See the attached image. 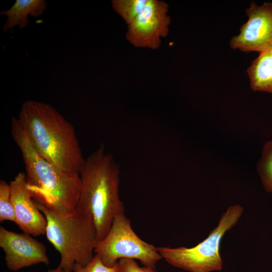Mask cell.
I'll return each instance as SVG.
<instances>
[{
    "label": "cell",
    "mask_w": 272,
    "mask_h": 272,
    "mask_svg": "<svg viewBox=\"0 0 272 272\" xmlns=\"http://www.w3.org/2000/svg\"><path fill=\"white\" fill-rule=\"evenodd\" d=\"M36 152L61 170L79 174L85 159L74 126L51 105L24 102L17 117Z\"/></svg>",
    "instance_id": "obj_1"
},
{
    "label": "cell",
    "mask_w": 272,
    "mask_h": 272,
    "mask_svg": "<svg viewBox=\"0 0 272 272\" xmlns=\"http://www.w3.org/2000/svg\"><path fill=\"white\" fill-rule=\"evenodd\" d=\"M12 137L20 150L27 186L33 198L61 215L76 209L81 193L79 174L64 172L38 154L17 117L12 116Z\"/></svg>",
    "instance_id": "obj_2"
},
{
    "label": "cell",
    "mask_w": 272,
    "mask_h": 272,
    "mask_svg": "<svg viewBox=\"0 0 272 272\" xmlns=\"http://www.w3.org/2000/svg\"><path fill=\"white\" fill-rule=\"evenodd\" d=\"M79 175L81 190L77 207L92 215L99 241L107 235L115 215L124 212L119 195L120 168L101 144L85 160Z\"/></svg>",
    "instance_id": "obj_3"
},
{
    "label": "cell",
    "mask_w": 272,
    "mask_h": 272,
    "mask_svg": "<svg viewBox=\"0 0 272 272\" xmlns=\"http://www.w3.org/2000/svg\"><path fill=\"white\" fill-rule=\"evenodd\" d=\"M47 221L45 235L60 255L59 265L63 272H73L75 264L90 262L98 242L92 215L77 207L72 213L61 215L34 200Z\"/></svg>",
    "instance_id": "obj_4"
},
{
    "label": "cell",
    "mask_w": 272,
    "mask_h": 272,
    "mask_svg": "<svg viewBox=\"0 0 272 272\" xmlns=\"http://www.w3.org/2000/svg\"><path fill=\"white\" fill-rule=\"evenodd\" d=\"M243 212L239 205L230 206L221 216L218 225L203 241L190 248L158 247L161 256L171 265L189 272L220 271L223 266L219 252L222 239L236 225Z\"/></svg>",
    "instance_id": "obj_5"
},
{
    "label": "cell",
    "mask_w": 272,
    "mask_h": 272,
    "mask_svg": "<svg viewBox=\"0 0 272 272\" xmlns=\"http://www.w3.org/2000/svg\"><path fill=\"white\" fill-rule=\"evenodd\" d=\"M94 252L107 266H114L122 258L139 260L144 266L156 269L162 258L158 248L142 240L133 231L124 212L114 217L105 237L98 241Z\"/></svg>",
    "instance_id": "obj_6"
},
{
    "label": "cell",
    "mask_w": 272,
    "mask_h": 272,
    "mask_svg": "<svg viewBox=\"0 0 272 272\" xmlns=\"http://www.w3.org/2000/svg\"><path fill=\"white\" fill-rule=\"evenodd\" d=\"M168 10V5L163 1L148 0L142 11L128 26L126 39L135 47L158 48L161 38L169 32L171 19Z\"/></svg>",
    "instance_id": "obj_7"
},
{
    "label": "cell",
    "mask_w": 272,
    "mask_h": 272,
    "mask_svg": "<svg viewBox=\"0 0 272 272\" xmlns=\"http://www.w3.org/2000/svg\"><path fill=\"white\" fill-rule=\"evenodd\" d=\"M245 13L248 20L230 40V47L245 52L272 49V3L259 6L252 2Z\"/></svg>",
    "instance_id": "obj_8"
},
{
    "label": "cell",
    "mask_w": 272,
    "mask_h": 272,
    "mask_svg": "<svg viewBox=\"0 0 272 272\" xmlns=\"http://www.w3.org/2000/svg\"><path fill=\"white\" fill-rule=\"evenodd\" d=\"M0 247L5 254L6 265L11 270L49 263L44 245L24 232L16 233L1 226Z\"/></svg>",
    "instance_id": "obj_9"
},
{
    "label": "cell",
    "mask_w": 272,
    "mask_h": 272,
    "mask_svg": "<svg viewBox=\"0 0 272 272\" xmlns=\"http://www.w3.org/2000/svg\"><path fill=\"white\" fill-rule=\"evenodd\" d=\"M9 184L16 215L15 223L23 232L32 236L45 234L47 221L27 188L25 174L19 173Z\"/></svg>",
    "instance_id": "obj_10"
},
{
    "label": "cell",
    "mask_w": 272,
    "mask_h": 272,
    "mask_svg": "<svg viewBox=\"0 0 272 272\" xmlns=\"http://www.w3.org/2000/svg\"><path fill=\"white\" fill-rule=\"evenodd\" d=\"M46 6L47 3L44 0H17L10 9L1 12V15H6L8 18L3 30L7 31L16 26L23 29L29 23V15L33 17L41 16Z\"/></svg>",
    "instance_id": "obj_11"
},
{
    "label": "cell",
    "mask_w": 272,
    "mask_h": 272,
    "mask_svg": "<svg viewBox=\"0 0 272 272\" xmlns=\"http://www.w3.org/2000/svg\"><path fill=\"white\" fill-rule=\"evenodd\" d=\"M247 73L253 90L272 93V49L259 52Z\"/></svg>",
    "instance_id": "obj_12"
},
{
    "label": "cell",
    "mask_w": 272,
    "mask_h": 272,
    "mask_svg": "<svg viewBox=\"0 0 272 272\" xmlns=\"http://www.w3.org/2000/svg\"><path fill=\"white\" fill-rule=\"evenodd\" d=\"M148 0H113L112 7L129 26L142 11Z\"/></svg>",
    "instance_id": "obj_13"
},
{
    "label": "cell",
    "mask_w": 272,
    "mask_h": 272,
    "mask_svg": "<svg viewBox=\"0 0 272 272\" xmlns=\"http://www.w3.org/2000/svg\"><path fill=\"white\" fill-rule=\"evenodd\" d=\"M257 169L264 189L272 194V140L265 144Z\"/></svg>",
    "instance_id": "obj_14"
},
{
    "label": "cell",
    "mask_w": 272,
    "mask_h": 272,
    "mask_svg": "<svg viewBox=\"0 0 272 272\" xmlns=\"http://www.w3.org/2000/svg\"><path fill=\"white\" fill-rule=\"evenodd\" d=\"M8 220L16 222L15 209L12 200L10 184L0 181V222Z\"/></svg>",
    "instance_id": "obj_15"
},
{
    "label": "cell",
    "mask_w": 272,
    "mask_h": 272,
    "mask_svg": "<svg viewBox=\"0 0 272 272\" xmlns=\"http://www.w3.org/2000/svg\"><path fill=\"white\" fill-rule=\"evenodd\" d=\"M73 272H119V269L117 263L114 266H107L99 256L95 254L91 261L84 266L75 264Z\"/></svg>",
    "instance_id": "obj_16"
},
{
    "label": "cell",
    "mask_w": 272,
    "mask_h": 272,
    "mask_svg": "<svg viewBox=\"0 0 272 272\" xmlns=\"http://www.w3.org/2000/svg\"><path fill=\"white\" fill-rule=\"evenodd\" d=\"M119 272H155V269L144 266L141 267L133 259L122 258L117 262Z\"/></svg>",
    "instance_id": "obj_17"
},
{
    "label": "cell",
    "mask_w": 272,
    "mask_h": 272,
    "mask_svg": "<svg viewBox=\"0 0 272 272\" xmlns=\"http://www.w3.org/2000/svg\"><path fill=\"white\" fill-rule=\"evenodd\" d=\"M48 272H63L61 267L58 265L56 268L49 270Z\"/></svg>",
    "instance_id": "obj_18"
}]
</instances>
